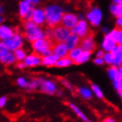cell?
Instances as JSON below:
<instances>
[{
    "mask_svg": "<svg viewBox=\"0 0 122 122\" xmlns=\"http://www.w3.org/2000/svg\"><path fill=\"white\" fill-rule=\"evenodd\" d=\"M26 2H28V3H30V4H32L33 3V0H25Z\"/></svg>",
    "mask_w": 122,
    "mask_h": 122,
    "instance_id": "obj_42",
    "label": "cell"
},
{
    "mask_svg": "<svg viewBox=\"0 0 122 122\" xmlns=\"http://www.w3.org/2000/svg\"><path fill=\"white\" fill-rule=\"evenodd\" d=\"M30 9H32V5L30 3H28L26 1H22L21 3L20 4V15L21 16L22 18H24L25 15L28 13V12Z\"/></svg>",
    "mask_w": 122,
    "mask_h": 122,
    "instance_id": "obj_19",
    "label": "cell"
},
{
    "mask_svg": "<svg viewBox=\"0 0 122 122\" xmlns=\"http://www.w3.org/2000/svg\"><path fill=\"white\" fill-rule=\"evenodd\" d=\"M112 56H113V62H112V65L114 66H120L121 65V60H122V47L121 45L119 46H115L114 48L112 49Z\"/></svg>",
    "mask_w": 122,
    "mask_h": 122,
    "instance_id": "obj_13",
    "label": "cell"
},
{
    "mask_svg": "<svg viewBox=\"0 0 122 122\" xmlns=\"http://www.w3.org/2000/svg\"><path fill=\"white\" fill-rule=\"evenodd\" d=\"M42 63V58L38 54H31L24 58L25 66H36Z\"/></svg>",
    "mask_w": 122,
    "mask_h": 122,
    "instance_id": "obj_12",
    "label": "cell"
},
{
    "mask_svg": "<svg viewBox=\"0 0 122 122\" xmlns=\"http://www.w3.org/2000/svg\"><path fill=\"white\" fill-rule=\"evenodd\" d=\"M73 61L71 60L68 57H63V58H58L57 60V63H56V66H58V67H66V66H69L71 64H72Z\"/></svg>",
    "mask_w": 122,
    "mask_h": 122,
    "instance_id": "obj_23",
    "label": "cell"
},
{
    "mask_svg": "<svg viewBox=\"0 0 122 122\" xmlns=\"http://www.w3.org/2000/svg\"><path fill=\"white\" fill-rule=\"evenodd\" d=\"M31 20L36 25L43 24L45 21V14L44 11L42 9H35L33 10V14L31 17Z\"/></svg>",
    "mask_w": 122,
    "mask_h": 122,
    "instance_id": "obj_11",
    "label": "cell"
},
{
    "mask_svg": "<svg viewBox=\"0 0 122 122\" xmlns=\"http://www.w3.org/2000/svg\"><path fill=\"white\" fill-rule=\"evenodd\" d=\"M14 35L12 28H8L6 26H1L0 27V38L4 39L5 41L9 39Z\"/></svg>",
    "mask_w": 122,
    "mask_h": 122,
    "instance_id": "obj_16",
    "label": "cell"
},
{
    "mask_svg": "<svg viewBox=\"0 0 122 122\" xmlns=\"http://www.w3.org/2000/svg\"><path fill=\"white\" fill-rule=\"evenodd\" d=\"M114 5H122V0H112Z\"/></svg>",
    "mask_w": 122,
    "mask_h": 122,
    "instance_id": "obj_39",
    "label": "cell"
},
{
    "mask_svg": "<svg viewBox=\"0 0 122 122\" xmlns=\"http://www.w3.org/2000/svg\"><path fill=\"white\" fill-rule=\"evenodd\" d=\"M89 58H90V52L89 51H82V53H81L75 60L73 61V62L77 65L82 64V63H85L87 60H89Z\"/></svg>",
    "mask_w": 122,
    "mask_h": 122,
    "instance_id": "obj_22",
    "label": "cell"
},
{
    "mask_svg": "<svg viewBox=\"0 0 122 122\" xmlns=\"http://www.w3.org/2000/svg\"><path fill=\"white\" fill-rule=\"evenodd\" d=\"M58 58L54 56L53 54H50V55L44 56L42 58V63L41 64L44 65L46 66H55L57 63V60Z\"/></svg>",
    "mask_w": 122,
    "mask_h": 122,
    "instance_id": "obj_17",
    "label": "cell"
},
{
    "mask_svg": "<svg viewBox=\"0 0 122 122\" xmlns=\"http://www.w3.org/2000/svg\"><path fill=\"white\" fill-rule=\"evenodd\" d=\"M111 12L116 17H121L122 15V5H112L110 7Z\"/></svg>",
    "mask_w": 122,
    "mask_h": 122,
    "instance_id": "obj_24",
    "label": "cell"
},
{
    "mask_svg": "<svg viewBox=\"0 0 122 122\" xmlns=\"http://www.w3.org/2000/svg\"><path fill=\"white\" fill-rule=\"evenodd\" d=\"M113 84L115 86L116 89L119 91V96H121V90H122V79H116L113 80Z\"/></svg>",
    "mask_w": 122,
    "mask_h": 122,
    "instance_id": "obj_27",
    "label": "cell"
},
{
    "mask_svg": "<svg viewBox=\"0 0 122 122\" xmlns=\"http://www.w3.org/2000/svg\"><path fill=\"white\" fill-rule=\"evenodd\" d=\"M60 22L63 27L68 28V29H71L76 26L77 22H78V18L72 13H65L62 16Z\"/></svg>",
    "mask_w": 122,
    "mask_h": 122,
    "instance_id": "obj_6",
    "label": "cell"
},
{
    "mask_svg": "<svg viewBox=\"0 0 122 122\" xmlns=\"http://www.w3.org/2000/svg\"><path fill=\"white\" fill-rule=\"evenodd\" d=\"M6 104V97L0 98V107H4Z\"/></svg>",
    "mask_w": 122,
    "mask_h": 122,
    "instance_id": "obj_37",
    "label": "cell"
},
{
    "mask_svg": "<svg viewBox=\"0 0 122 122\" xmlns=\"http://www.w3.org/2000/svg\"><path fill=\"white\" fill-rule=\"evenodd\" d=\"M81 49L83 51H89L91 52L92 51H94L95 49V43L93 41L91 36H87L83 37L82 41L81 43Z\"/></svg>",
    "mask_w": 122,
    "mask_h": 122,
    "instance_id": "obj_10",
    "label": "cell"
},
{
    "mask_svg": "<svg viewBox=\"0 0 122 122\" xmlns=\"http://www.w3.org/2000/svg\"><path fill=\"white\" fill-rule=\"evenodd\" d=\"M116 23H117V26L121 27V25H122V17H118Z\"/></svg>",
    "mask_w": 122,
    "mask_h": 122,
    "instance_id": "obj_38",
    "label": "cell"
},
{
    "mask_svg": "<svg viewBox=\"0 0 122 122\" xmlns=\"http://www.w3.org/2000/svg\"><path fill=\"white\" fill-rule=\"evenodd\" d=\"M103 122H115V121H114L112 118H107V119H104V120H103Z\"/></svg>",
    "mask_w": 122,
    "mask_h": 122,
    "instance_id": "obj_40",
    "label": "cell"
},
{
    "mask_svg": "<svg viewBox=\"0 0 122 122\" xmlns=\"http://www.w3.org/2000/svg\"><path fill=\"white\" fill-rule=\"evenodd\" d=\"M5 44L7 46L8 50L15 51L17 49H20L22 45V38L18 34H14L11 38L5 41Z\"/></svg>",
    "mask_w": 122,
    "mask_h": 122,
    "instance_id": "obj_4",
    "label": "cell"
},
{
    "mask_svg": "<svg viewBox=\"0 0 122 122\" xmlns=\"http://www.w3.org/2000/svg\"><path fill=\"white\" fill-rule=\"evenodd\" d=\"M87 18L92 25L97 26V25H99L101 20H102V12L98 8H94L88 13Z\"/></svg>",
    "mask_w": 122,
    "mask_h": 122,
    "instance_id": "obj_9",
    "label": "cell"
},
{
    "mask_svg": "<svg viewBox=\"0 0 122 122\" xmlns=\"http://www.w3.org/2000/svg\"><path fill=\"white\" fill-rule=\"evenodd\" d=\"M32 14H33V8L30 9L29 11L28 12V13L25 15L24 18L26 19V20H31V17H32Z\"/></svg>",
    "mask_w": 122,
    "mask_h": 122,
    "instance_id": "obj_35",
    "label": "cell"
},
{
    "mask_svg": "<svg viewBox=\"0 0 122 122\" xmlns=\"http://www.w3.org/2000/svg\"><path fill=\"white\" fill-rule=\"evenodd\" d=\"M13 56H14L15 59H17V60H19V61H22V60H24V58H26V53H25V51L23 50L17 49L14 51Z\"/></svg>",
    "mask_w": 122,
    "mask_h": 122,
    "instance_id": "obj_25",
    "label": "cell"
},
{
    "mask_svg": "<svg viewBox=\"0 0 122 122\" xmlns=\"http://www.w3.org/2000/svg\"><path fill=\"white\" fill-rule=\"evenodd\" d=\"M44 14H45V20H47L48 24L51 28H54L59 25L64 13L60 6L54 5H50L46 7V9L44 10Z\"/></svg>",
    "mask_w": 122,
    "mask_h": 122,
    "instance_id": "obj_1",
    "label": "cell"
},
{
    "mask_svg": "<svg viewBox=\"0 0 122 122\" xmlns=\"http://www.w3.org/2000/svg\"><path fill=\"white\" fill-rule=\"evenodd\" d=\"M94 62H95V63H96L97 65H99V66H101V65L104 64V58H96V59L94 60Z\"/></svg>",
    "mask_w": 122,
    "mask_h": 122,
    "instance_id": "obj_36",
    "label": "cell"
},
{
    "mask_svg": "<svg viewBox=\"0 0 122 122\" xmlns=\"http://www.w3.org/2000/svg\"><path fill=\"white\" fill-rule=\"evenodd\" d=\"M39 2V0H33V3L32 4H37Z\"/></svg>",
    "mask_w": 122,
    "mask_h": 122,
    "instance_id": "obj_43",
    "label": "cell"
},
{
    "mask_svg": "<svg viewBox=\"0 0 122 122\" xmlns=\"http://www.w3.org/2000/svg\"><path fill=\"white\" fill-rule=\"evenodd\" d=\"M0 43H1V42H0Z\"/></svg>",
    "mask_w": 122,
    "mask_h": 122,
    "instance_id": "obj_46",
    "label": "cell"
},
{
    "mask_svg": "<svg viewBox=\"0 0 122 122\" xmlns=\"http://www.w3.org/2000/svg\"><path fill=\"white\" fill-rule=\"evenodd\" d=\"M3 12V8H2V6L0 5V13H2Z\"/></svg>",
    "mask_w": 122,
    "mask_h": 122,
    "instance_id": "obj_44",
    "label": "cell"
},
{
    "mask_svg": "<svg viewBox=\"0 0 122 122\" xmlns=\"http://www.w3.org/2000/svg\"><path fill=\"white\" fill-rule=\"evenodd\" d=\"M51 51L53 55L56 56L58 58H60L66 55L68 52V49L65 43H57L53 44Z\"/></svg>",
    "mask_w": 122,
    "mask_h": 122,
    "instance_id": "obj_8",
    "label": "cell"
},
{
    "mask_svg": "<svg viewBox=\"0 0 122 122\" xmlns=\"http://www.w3.org/2000/svg\"><path fill=\"white\" fill-rule=\"evenodd\" d=\"M80 43V37L76 36L75 34H70V36L67 37L66 40V45L68 51L73 49L78 46Z\"/></svg>",
    "mask_w": 122,
    "mask_h": 122,
    "instance_id": "obj_15",
    "label": "cell"
},
{
    "mask_svg": "<svg viewBox=\"0 0 122 122\" xmlns=\"http://www.w3.org/2000/svg\"><path fill=\"white\" fill-rule=\"evenodd\" d=\"M80 94L83 97L85 98H90L91 97V91L88 89H85V88H81V89H80Z\"/></svg>",
    "mask_w": 122,
    "mask_h": 122,
    "instance_id": "obj_28",
    "label": "cell"
},
{
    "mask_svg": "<svg viewBox=\"0 0 122 122\" xmlns=\"http://www.w3.org/2000/svg\"><path fill=\"white\" fill-rule=\"evenodd\" d=\"M52 46H53V43H51V41L45 38L36 40L33 42V48L36 51V54L43 57L51 54Z\"/></svg>",
    "mask_w": 122,
    "mask_h": 122,
    "instance_id": "obj_3",
    "label": "cell"
},
{
    "mask_svg": "<svg viewBox=\"0 0 122 122\" xmlns=\"http://www.w3.org/2000/svg\"><path fill=\"white\" fill-rule=\"evenodd\" d=\"M8 52V48L7 46L4 43H0V57H2L3 55H5V53Z\"/></svg>",
    "mask_w": 122,
    "mask_h": 122,
    "instance_id": "obj_31",
    "label": "cell"
},
{
    "mask_svg": "<svg viewBox=\"0 0 122 122\" xmlns=\"http://www.w3.org/2000/svg\"><path fill=\"white\" fill-rule=\"evenodd\" d=\"M0 61H1L2 63H4V64L10 65V64L14 63L15 58H14L13 54L10 53V52H7V53H5V54L3 55L2 57H0Z\"/></svg>",
    "mask_w": 122,
    "mask_h": 122,
    "instance_id": "obj_20",
    "label": "cell"
},
{
    "mask_svg": "<svg viewBox=\"0 0 122 122\" xmlns=\"http://www.w3.org/2000/svg\"><path fill=\"white\" fill-rule=\"evenodd\" d=\"M70 107L73 109V111L74 112L76 113L77 115L81 118V119H83V120H85V121H87V118H86V116L84 115V113L81 112V111L80 110L79 108L76 106V105H74V104H70Z\"/></svg>",
    "mask_w": 122,
    "mask_h": 122,
    "instance_id": "obj_26",
    "label": "cell"
},
{
    "mask_svg": "<svg viewBox=\"0 0 122 122\" xmlns=\"http://www.w3.org/2000/svg\"><path fill=\"white\" fill-rule=\"evenodd\" d=\"M73 34H75L76 36L80 37V38H83V37L87 36L89 35V28H88V25L85 20H78L76 26L73 28Z\"/></svg>",
    "mask_w": 122,
    "mask_h": 122,
    "instance_id": "obj_5",
    "label": "cell"
},
{
    "mask_svg": "<svg viewBox=\"0 0 122 122\" xmlns=\"http://www.w3.org/2000/svg\"><path fill=\"white\" fill-rule=\"evenodd\" d=\"M115 44H116V43H115L114 40L105 36L104 42H103V48H104V50L105 51L111 52L112 51L113 48L116 46Z\"/></svg>",
    "mask_w": 122,
    "mask_h": 122,
    "instance_id": "obj_18",
    "label": "cell"
},
{
    "mask_svg": "<svg viewBox=\"0 0 122 122\" xmlns=\"http://www.w3.org/2000/svg\"><path fill=\"white\" fill-rule=\"evenodd\" d=\"M17 83H18L19 86H20L22 88H28V82L24 79V78H19L17 80Z\"/></svg>",
    "mask_w": 122,
    "mask_h": 122,
    "instance_id": "obj_32",
    "label": "cell"
},
{
    "mask_svg": "<svg viewBox=\"0 0 122 122\" xmlns=\"http://www.w3.org/2000/svg\"><path fill=\"white\" fill-rule=\"evenodd\" d=\"M117 33H118V29H113L112 31H111L110 33L107 35L106 36L109 37V38H111V39H112L115 41V39H116V36H117ZM116 43V42H115Z\"/></svg>",
    "mask_w": 122,
    "mask_h": 122,
    "instance_id": "obj_34",
    "label": "cell"
},
{
    "mask_svg": "<svg viewBox=\"0 0 122 122\" xmlns=\"http://www.w3.org/2000/svg\"><path fill=\"white\" fill-rule=\"evenodd\" d=\"M92 89H93V91L96 95H97V97H98L102 98L104 97V95H103V92L101 91V89H99V87H97V85H92Z\"/></svg>",
    "mask_w": 122,
    "mask_h": 122,
    "instance_id": "obj_30",
    "label": "cell"
},
{
    "mask_svg": "<svg viewBox=\"0 0 122 122\" xmlns=\"http://www.w3.org/2000/svg\"><path fill=\"white\" fill-rule=\"evenodd\" d=\"M103 58H104V60L105 61L106 63H108V64H110V65H112L113 56H112V52H108V53H106L105 55H104Z\"/></svg>",
    "mask_w": 122,
    "mask_h": 122,
    "instance_id": "obj_29",
    "label": "cell"
},
{
    "mask_svg": "<svg viewBox=\"0 0 122 122\" xmlns=\"http://www.w3.org/2000/svg\"><path fill=\"white\" fill-rule=\"evenodd\" d=\"M103 57H104V52H103V51H98L97 58H103Z\"/></svg>",
    "mask_w": 122,
    "mask_h": 122,
    "instance_id": "obj_41",
    "label": "cell"
},
{
    "mask_svg": "<svg viewBox=\"0 0 122 122\" xmlns=\"http://www.w3.org/2000/svg\"><path fill=\"white\" fill-rule=\"evenodd\" d=\"M82 51H83L81 49V47H75V48L70 50L68 58H70L72 61H74L80 55H81V53H82Z\"/></svg>",
    "mask_w": 122,
    "mask_h": 122,
    "instance_id": "obj_21",
    "label": "cell"
},
{
    "mask_svg": "<svg viewBox=\"0 0 122 122\" xmlns=\"http://www.w3.org/2000/svg\"><path fill=\"white\" fill-rule=\"evenodd\" d=\"M1 21H3V19L1 18V16H0V22H1Z\"/></svg>",
    "mask_w": 122,
    "mask_h": 122,
    "instance_id": "obj_45",
    "label": "cell"
},
{
    "mask_svg": "<svg viewBox=\"0 0 122 122\" xmlns=\"http://www.w3.org/2000/svg\"><path fill=\"white\" fill-rule=\"evenodd\" d=\"M39 84L42 90L46 93L52 94L57 90L56 85L51 81H39Z\"/></svg>",
    "mask_w": 122,
    "mask_h": 122,
    "instance_id": "obj_14",
    "label": "cell"
},
{
    "mask_svg": "<svg viewBox=\"0 0 122 122\" xmlns=\"http://www.w3.org/2000/svg\"><path fill=\"white\" fill-rule=\"evenodd\" d=\"M26 37L28 38V41L33 43L34 41H36V40L44 38V33L39 28H37L36 26L34 28L26 30Z\"/></svg>",
    "mask_w": 122,
    "mask_h": 122,
    "instance_id": "obj_7",
    "label": "cell"
},
{
    "mask_svg": "<svg viewBox=\"0 0 122 122\" xmlns=\"http://www.w3.org/2000/svg\"><path fill=\"white\" fill-rule=\"evenodd\" d=\"M70 34L71 31L68 28L63 27L62 25H58L52 28V30L50 31L48 39L51 40L53 44L57 43H64L67 37L70 36Z\"/></svg>",
    "mask_w": 122,
    "mask_h": 122,
    "instance_id": "obj_2",
    "label": "cell"
},
{
    "mask_svg": "<svg viewBox=\"0 0 122 122\" xmlns=\"http://www.w3.org/2000/svg\"><path fill=\"white\" fill-rule=\"evenodd\" d=\"M115 42L119 43V45H121V43H122V31L120 30V29H119V30H118V33H117Z\"/></svg>",
    "mask_w": 122,
    "mask_h": 122,
    "instance_id": "obj_33",
    "label": "cell"
}]
</instances>
